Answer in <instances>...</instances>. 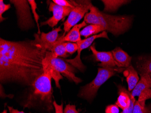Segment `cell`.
Returning <instances> with one entry per match:
<instances>
[{"label":"cell","instance_id":"6da1fadb","mask_svg":"<svg viewBox=\"0 0 151 113\" xmlns=\"http://www.w3.org/2000/svg\"><path fill=\"white\" fill-rule=\"evenodd\" d=\"M33 40L12 41L0 39V81L31 86L44 73L43 60L47 50L40 35Z\"/></svg>","mask_w":151,"mask_h":113},{"label":"cell","instance_id":"7a4b0ae2","mask_svg":"<svg viewBox=\"0 0 151 113\" xmlns=\"http://www.w3.org/2000/svg\"><path fill=\"white\" fill-rule=\"evenodd\" d=\"M44 73L29 86L30 88L22 103V106L24 109H38L52 113L54 109L52 77L46 69L44 68Z\"/></svg>","mask_w":151,"mask_h":113},{"label":"cell","instance_id":"3957f363","mask_svg":"<svg viewBox=\"0 0 151 113\" xmlns=\"http://www.w3.org/2000/svg\"><path fill=\"white\" fill-rule=\"evenodd\" d=\"M84 20L86 24L101 25L108 32L118 35L124 33L130 28L133 17L108 15L93 6L90 9V12L85 16Z\"/></svg>","mask_w":151,"mask_h":113},{"label":"cell","instance_id":"277c9868","mask_svg":"<svg viewBox=\"0 0 151 113\" xmlns=\"http://www.w3.org/2000/svg\"><path fill=\"white\" fill-rule=\"evenodd\" d=\"M124 70H125L124 68H98V73L95 78L90 83L81 87L78 96L88 101H91L96 96L98 90L103 84L116 73H121Z\"/></svg>","mask_w":151,"mask_h":113},{"label":"cell","instance_id":"5b68a950","mask_svg":"<svg viewBox=\"0 0 151 113\" xmlns=\"http://www.w3.org/2000/svg\"><path fill=\"white\" fill-rule=\"evenodd\" d=\"M16 8L19 28L22 31L32 29L35 24L30 12V5L26 0H10Z\"/></svg>","mask_w":151,"mask_h":113},{"label":"cell","instance_id":"8992f818","mask_svg":"<svg viewBox=\"0 0 151 113\" xmlns=\"http://www.w3.org/2000/svg\"><path fill=\"white\" fill-rule=\"evenodd\" d=\"M93 6L90 1H76L74 8L68 17L67 20L64 23V33L61 37H64L71 29L82 19L90 11Z\"/></svg>","mask_w":151,"mask_h":113},{"label":"cell","instance_id":"52a82bcc","mask_svg":"<svg viewBox=\"0 0 151 113\" xmlns=\"http://www.w3.org/2000/svg\"><path fill=\"white\" fill-rule=\"evenodd\" d=\"M45 59L49 62L54 68L70 81H73L76 84L82 82V80L76 76L75 74L76 71V68L69 64V63H67L65 60H63L58 57H55L52 53L48 51L47 52Z\"/></svg>","mask_w":151,"mask_h":113},{"label":"cell","instance_id":"ba28073f","mask_svg":"<svg viewBox=\"0 0 151 113\" xmlns=\"http://www.w3.org/2000/svg\"><path fill=\"white\" fill-rule=\"evenodd\" d=\"M103 38L109 39L106 31H105L98 35H95L91 36L89 38H86L84 40H81L78 42L77 44L78 45V54L77 56L73 59H65V61L69 64L72 65L79 70L83 72L85 70L86 66L83 64L81 59V53L84 49L90 47L94 42L96 39L98 38Z\"/></svg>","mask_w":151,"mask_h":113},{"label":"cell","instance_id":"9c48e42d","mask_svg":"<svg viewBox=\"0 0 151 113\" xmlns=\"http://www.w3.org/2000/svg\"><path fill=\"white\" fill-rule=\"evenodd\" d=\"M73 8L69 7L62 6L53 2H51L49 5V10L52 12V16L45 22L41 23V26L48 25L53 28L57 25L58 23L65 17L69 16Z\"/></svg>","mask_w":151,"mask_h":113},{"label":"cell","instance_id":"30bf717a","mask_svg":"<svg viewBox=\"0 0 151 113\" xmlns=\"http://www.w3.org/2000/svg\"><path fill=\"white\" fill-rule=\"evenodd\" d=\"M90 48L95 60L101 62V63L98 64L99 67L121 68L114 60L111 52L98 51L96 49L95 44L91 46Z\"/></svg>","mask_w":151,"mask_h":113},{"label":"cell","instance_id":"8fae6325","mask_svg":"<svg viewBox=\"0 0 151 113\" xmlns=\"http://www.w3.org/2000/svg\"><path fill=\"white\" fill-rule=\"evenodd\" d=\"M87 25V24L83 20L81 23L73 26L64 37L61 36L59 37L57 41L61 43L73 42L77 43L78 42L82 40L81 38L80 30L83 27H86Z\"/></svg>","mask_w":151,"mask_h":113},{"label":"cell","instance_id":"7c38bea8","mask_svg":"<svg viewBox=\"0 0 151 113\" xmlns=\"http://www.w3.org/2000/svg\"><path fill=\"white\" fill-rule=\"evenodd\" d=\"M61 26L52 30L49 33L42 32L40 36L41 42L43 46L49 51L52 45L55 43L58 40L59 32L62 31Z\"/></svg>","mask_w":151,"mask_h":113},{"label":"cell","instance_id":"4fadbf2b","mask_svg":"<svg viewBox=\"0 0 151 113\" xmlns=\"http://www.w3.org/2000/svg\"><path fill=\"white\" fill-rule=\"evenodd\" d=\"M111 52L114 60L118 63L120 68H127L131 65L132 58L120 48H115Z\"/></svg>","mask_w":151,"mask_h":113},{"label":"cell","instance_id":"5bb4252c","mask_svg":"<svg viewBox=\"0 0 151 113\" xmlns=\"http://www.w3.org/2000/svg\"><path fill=\"white\" fill-rule=\"evenodd\" d=\"M118 88L119 96L115 104L124 110L128 108L131 104V99L130 97V92L120 85L118 86Z\"/></svg>","mask_w":151,"mask_h":113},{"label":"cell","instance_id":"9a60e30c","mask_svg":"<svg viewBox=\"0 0 151 113\" xmlns=\"http://www.w3.org/2000/svg\"><path fill=\"white\" fill-rule=\"evenodd\" d=\"M123 73L124 76L126 77L128 85V91L130 92L134 88L139 82V78L138 73L131 65L125 69Z\"/></svg>","mask_w":151,"mask_h":113},{"label":"cell","instance_id":"2e32d148","mask_svg":"<svg viewBox=\"0 0 151 113\" xmlns=\"http://www.w3.org/2000/svg\"><path fill=\"white\" fill-rule=\"evenodd\" d=\"M140 80L131 92L134 97L139 96L143 90L147 88H151V78L148 75L143 74L140 75Z\"/></svg>","mask_w":151,"mask_h":113},{"label":"cell","instance_id":"e0dca14e","mask_svg":"<svg viewBox=\"0 0 151 113\" xmlns=\"http://www.w3.org/2000/svg\"><path fill=\"white\" fill-rule=\"evenodd\" d=\"M136 69L140 75L147 74L151 78V57H140L136 62Z\"/></svg>","mask_w":151,"mask_h":113},{"label":"cell","instance_id":"ac0fdd59","mask_svg":"<svg viewBox=\"0 0 151 113\" xmlns=\"http://www.w3.org/2000/svg\"><path fill=\"white\" fill-rule=\"evenodd\" d=\"M43 67L48 71V72L51 76L52 79L54 80L56 86L60 89L61 86L59 84V81L63 79V76L62 75L54 68L52 65L49 62H47L45 58L43 60Z\"/></svg>","mask_w":151,"mask_h":113},{"label":"cell","instance_id":"d6986e66","mask_svg":"<svg viewBox=\"0 0 151 113\" xmlns=\"http://www.w3.org/2000/svg\"><path fill=\"white\" fill-rule=\"evenodd\" d=\"M106 31L105 28L98 24H91L84 28L80 31L81 36H84L86 39L90 36H93L101 32Z\"/></svg>","mask_w":151,"mask_h":113},{"label":"cell","instance_id":"ffe728a7","mask_svg":"<svg viewBox=\"0 0 151 113\" xmlns=\"http://www.w3.org/2000/svg\"><path fill=\"white\" fill-rule=\"evenodd\" d=\"M49 51L52 53L55 58L61 57L66 58L69 57V54L66 51L64 43H61L58 41L52 45Z\"/></svg>","mask_w":151,"mask_h":113},{"label":"cell","instance_id":"44dd1931","mask_svg":"<svg viewBox=\"0 0 151 113\" xmlns=\"http://www.w3.org/2000/svg\"><path fill=\"white\" fill-rule=\"evenodd\" d=\"M101 1L105 5V12H113L119 8L120 6L126 4L129 2V1L102 0Z\"/></svg>","mask_w":151,"mask_h":113},{"label":"cell","instance_id":"7402d4cb","mask_svg":"<svg viewBox=\"0 0 151 113\" xmlns=\"http://www.w3.org/2000/svg\"><path fill=\"white\" fill-rule=\"evenodd\" d=\"M151 99V89L147 88L145 89L141 92L139 96V102L142 107L145 106V101L146 100Z\"/></svg>","mask_w":151,"mask_h":113},{"label":"cell","instance_id":"603a6c76","mask_svg":"<svg viewBox=\"0 0 151 113\" xmlns=\"http://www.w3.org/2000/svg\"><path fill=\"white\" fill-rule=\"evenodd\" d=\"M29 3L31 6V9L32 10V12L33 13V16H34V19L35 20V22L37 24V27L38 29V34L39 35H41L40 30V24L39 23V20L40 19V16H39L38 14H37V12H36V9H37V4L35 1L34 0H29Z\"/></svg>","mask_w":151,"mask_h":113},{"label":"cell","instance_id":"cb8c5ba5","mask_svg":"<svg viewBox=\"0 0 151 113\" xmlns=\"http://www.w3.org/2000/svg\"><path fill=\"white\" fill-rule=\"evenodd\" d=\"M133 113H151V106L142 107L138 101H136Z\"/></svg>","mask_w":151,"mask_h":113},{"label":"cell","instance_id":"d4e9b609","mask_svg":"<svg viewBox=\"0 0 151 113\" xmlns=\"http://www.w3.org/2000/svg\"><path fill=\"white\" fill-rule=\"evenodd\" d=\"M64 45L66 48V51L70 55H72L76 52V51H78V46L77 43L64 42Z\"/></svg>","mask_w":151,"mask_h":113},{"label":"cell","instance_id":"484cf974","mask_svg":"<svg viewBox=\"0 0 151 113\" xmlns=\"http://www.w3.org/2000/svg\"><path fill=\"white\" fill-rule=\"evenodd\" d=\"M11 5L10 4H5L2 0L0 1V22H3L6 20L7 18H4L2 17V15L4 12L9 10L11 8Z\"/></svg>","mask_w":151,"mask_h":113},{"label":"cell","instance_id":"4316f807","mask_svg":"<svg viewBox=\"0 0 151 113\" xmlns=\"http://www.w3.org/2000/svg\"><path fill=\"white\" fill-rule=\"evenodd\" d=\"M54 3L62 6L69 7L74 8L75 4V1H67V0H53Z\"/></svg>","mask_w":151,"mask_h":113},{"label":"cell","instance_id":"83f0119b","mask_svg":"<svg viewBox=\"0 0 151 113\" xmlns=\"http://www.w3.org/2000/svg\"><path fill=\"white\" fill-rule=\"evenodd\" d=\"M130 97L131 99V104L129 107L127 109L123 110V112L120 113H133V109H134V105L136 100L134 97L133 96L131 95V92L130 93Z\"/></svg>","mask_w":151,"mask_h":113},{"label":"cell","instance_id":"f1b7e54d","mask_svg":"<svg viewBox=\"0 0 151 113\" xmlns=\"http://www.w3.org/2000/svg\"><path fill=\"white\" fill-rule=\"evenodd\" d=\"M119 107L116 104H111L106 107L105 110L106 113H119Z\"/></svg>","mask_w":151,"mask_h":113},{"label":"cell","instance_id":"f546056e","mask_svg":"<svg viewBox=\"0 0 151 113\" xmlns=\"http://www.w3.org/2000/svg\"><path fill=\"white\" fill-rule=\"evenodd\" d=\"M64 113H79L75 105L68 104L66 105L64 109Z\"/></svg>","mask_w":151,"mask_h":113},{"label":"cell","instance_id":"4dcf8cb0","mask_svg":"<svg viewBox=\"0 0 151 113\" xmlns=\"http://www.w3.org/2000/svg\"><path fill=\"white\" fill-rule=\"evenodd\" d=\"M53 105L54 107L55 113H64V110H63V103H62L61 104H58L56 101L55 100H54L53 101Z\"/></svg>","mask_w":151,"mask_h":113},{"label":"cell","instance_id":"1f68e13d","mask_svg":"<svg viewBox=\"0 0 151 113\" xmlns=\"http://www.w3.org/2000/svg\"><path fill=\"white\" fill-rule=\"evenodd\" d=\"M4 90L2 89V85L1 84V97L2 98H5L6 97L10 98L12 99L14 97L13 95H6L4 92Z\"/></svg>","mask_w":151,"mask_h":113},{"label":"cell","instance_id":"d6a6232c","mask_svg":"<svg viewBox=\"0 0 151 113\" xmlns=\"http://www.w3.org/2000/svg\"><path fill=\"white\" fill-rule=\"evenodd\" d=\"M7 108L10 113H26L23 111H19L18 109H15L12 107L10 106H7Z\"/></svg>","mask_w":151,"mask_h":113},{"label":"cell","instance_id":"836d02e7","mask_svg":"<svg viewBox=\"0 0 151 113\" xmlns=\"http://www.w3.org/2000/svg\"><path fill=\"white\" fill-rule=\"evenodd\" d=\"M1 113H7V110H6V109H5L3 112H1Z\"/></svg>","mask_w":151,"mask_h":113}]
</instances>
